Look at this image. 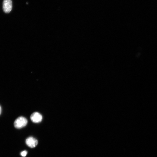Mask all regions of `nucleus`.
<instances>
[{"label":"nucleus","instance_id":"obj_3","mask_svg":"<svg viewBox=\"0 0 157 157\" xmlns=\"http://www.w3.org/2000/svg\"><path fill=\"white\" fill-rule=\"evenodd\" d=\"M26 145L31 148L35 147L38 144V141L34 138L30 137L27 138L26 140Z\"/></svg>","mask_w":157,"mask_h":157},{"label":"nucleus","instance_id":"obj_5","mask_svg":"<svg viewBox=\"0 0 157 157\" xmlns=\"http://www.w3.org/2000/svg\"><path fill=\"white\" fill-rule=\"evenodd\" d=\"M27 152L26 150L24 151H22L20 155L23 157H25L26 156L27 154Z\"/></svg>","mask_w":157,"mask_h":157},{"label":"nucleus","instance_id":"obj_1","mask_svg":"<svg viewBox=\"0 0 157 157\" xmlns=\"http://www.w3.org/2000/svg\"><path fill=\"white\" fill-rule=\"evenodd\" d=\"M27 120L24 117L21 116L18 117L14 122V126L17 129H21L25 126L27 123Z\"/></svg>","mask_w":157,"mask_h":157},{"label":"nucleus","instance_id":"obj_4","mask_svg":"<svg viewBox=\"0 0 157 157\" xmlns=\"http://www.w3.org/2000/svg\"><path fill=\"white\" fill-rule=\"evenodd\" d=\"M30 118L33 122L37 123L41 121L42 117L41 114L38 112H35L31 115Z\"/></svg>","mask_w":157,"mask_h":157},{"label":"nucleus","instance_id":"obj_6","mask_svg":"<svg viewBox=\"0 0 157 157\" xmlns=\"http://www.w3.org/2000/svg\"><path fill=\"white\" fill-rule=\"evenodd\" d=\"M1 107L0 106V115L1 114Z\"/></svg>","mask_w":157,"mask_h":157},{"label":"nucleus","instance_id":"obj_2","mask_svg":"<svg viewBox=\"0 0 157 157\" xmlns=\"http://www.w3.org/2000/svg\"><path fill=\"white\" fill-rule=\"evenodd\" d=\"M12 8V2L11 0H4L3 2V8L5 13H8L11 11Z\"/></svg>","mask_w":157,"mask_h":157}]
</instances>
